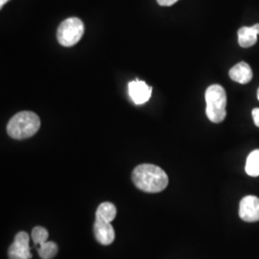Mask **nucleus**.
I'll list each match as a JSON object with an SVG mask.
<instances>
[{
	"label": "nucleus",
	"instance_id": "obj_1",
	"mask_svg": "<svg viewBox=\"0 0 259 259\" xmlns=\"http://www.w3.org/2000/svg\"><path fill=\"white\" fill-rule=\"evenodd\" d=\"M132 180L139 190L147 193H157L168 185V176L160 167L154 164H140L133 171Z\"/></svg>",
	"mask_w": 259,
	"mask_h": 259
},
{
	"label": "nucleus",
	"instance_id": "obj_2",
	"mask_svg": "<svg viewBox=\"0 0 259 259\" xmlns=\"http://www.w3.org/2000/svg\"><path fill=\"white\" fill-rule=\"evenodd\" d=\"M40 127V119L33 111H20L15 114L7 125L12 139L22 140L33 137Z\"/></svg>",
	"mask_w": 259,
	"mask_h": 259
},
{
	"label": "nucleus",
	"instance_id": "obj_3",
	"mask_svg": "<svg viewBox=\"0 0 259 259\" xmlns=\"http://www.w3.org/2000/svg\"><path fill=\"white\" fill-rule=\"evenodd\" d=\"M205 113L213 123H221L227 115V94L222 85L212 84L205 92Z\"/></svg>",
	"mask_w": 259,
	"mask_h": 259
},
{
	"label": "nucleus",
	"instance_id": "obj_4",
	"mask_svg": "<svg viewBox=\"0 0 259 259\" xmlns=\"http://www.w3.org/2000/svg\"><path fill=\"white\" fill-rule=\"evenodd\" d=\"M84 32L83 21L78 18L64 20L57 30V39L63 47L75 46L82 38Z\"/></svg>",
	"mask_w": 259,
	"mask_h": 259
},
{
	"label": "nucleus",
	"instance_id": "obj_5",
	"mask_svg": "<svg viewBox=\"0 0 259 259\" xmlns=\"http://www.w3.org/2000/svg\"><path fill=\"white\" fill-rule=\"evenodd\" d=\"M9 259H31L32 254L29 247V235L20 232L16 235L15 240L8 250Z\"/></svg>",
	"mask_w": 259,
	"mask_h": 259
},
{
	"label": "nucleus",
	"instance_id": "obj_6",
	"mask_svg": "<svg viewBox=\"0 0 259 259\" xmlns=\"http://www.w3.org/2000/svg\"><path fill=\"white\" fill-rule=\"evenodd\" d=\"M239 216L245 222L259 221V198L249 195L241 200L239 204Z\"/></svg>",
	"mask_w": 259,
	"mask_h": 259
},
{
	"label": "nucleus",
	"instance_id": "obj_7",
	"mask_svg": "<svg viewBox=\"0 0 259 259\" xmlns=\"http://www.w3.org/2000/svg\"><path fill=\"white\" fill-rule=\"evenodd\" d=\"M130 97L136 105H142L148 102L151 98L152 88L144 81H132L128 87Z\"/></svg>",
	"mask_w": 259,
	"mask_h": 259
},
{
	"label": "nucleus",
	"instance_id": "obj_8",
	"mask_svg": "<svg viewBox=\"0 0 259 259\" xmlns=\"http://www.w3.org/2000/svg\"><path fill=\"white\" fill-rule=\"evenodd\" d=\"M93 232L95 239L104 246L111 244L115 237L114 230L111 223L105 222L98 219L95 220L93 225Z\"/></svg>",
	"mask_w": 259,
	"mask_h": 259
},
{
	"label": "nucleus",
	"instance_id": "obj_9",
	"mask_svg": "<svg viewBox=\"0 0 259 259\" xmlns=\"http://www.w3.org/2000/svg\"><path fill=\"white\" fill-rule=\"evenodd\" d=\"M259 35V23L250 27H241L238 30V42L241 47L249 48L256 44Z\"/></svg>",
	"mask_w": 259,
	"mask_h": 259
},
{
	"label": "nucleus",
	"instance_id": "obj_10",
	"mask_svg": "<svg viewBox=\"0 0 259 259\" xmlns=\"http://www.w3.org/2000/svg\"><path fill=\"white\" fill-rule=\"evenodd\" d=\"M230 77L236 83H248L252 79V70L247 63L241 62L231 68Z\"/></svg>",
	"mask_w": 259,
	"mask_h": 259
},
{
	"label": "nucleus",
	"instance_id": "obj_11",
	"mask_svg": "<svg viewBox=\"0 0 259 259\" xmlns=\"http://www.w3.org/2000/svg\"><path fill=\"white\" fill-rule=\"evenodd\" d=\"M95 216L98 220L111 223L116 216V207L111 203H102L98 206Z\"/></svg>",
	"mask_w": 259,
	"mask_h": 259
},
{
	"label": "nucleus",
	"instance_id": "obj_12",
	"mask_svg": "<svg viewBox=\"0 0 259 259\" xmlns=\"http://www.w3.org/2000/svg\"><path fill=\"white\" fill-rule=\"evenodd\" d=\"M245 170L249 176H259V149L252 151L248 156Z\"/></svg>",
	"mask_w": 259,
	"mask_h": 259
},
{
	"label": "nucleus",
	"instance_id": "obj_13",
	"mask_svg": "<svg viewBox=\"0 0 259 259\" xmlns=\"http://www.w3.org/2000/svg\"><path fill=\"white\" fill-rule=\"evenodd\" d=\"M38 255L41 259H52L58 253V246L54 242H46L38 246Z\"/></svg>",
	"mask_w": 259,
	"mask_h": 259
},
{
	"label": "nucleus",
	"instance_id": "obj_14",
	"mask_svg": "<svg viewBox=\"0 0 259 259\" xmlns=\"http://www.w3.org/2000/svg\"><path fill=\"white\" fill-rule=\"evenodd\" d=\"M32 239L36 245L39 246L47 242L48 232L42 227H35L32 231Z\"/></svg>",
	"mask_w": 259,
	"mask_h": 259
},
{
	"label": "nucleus",
	"instance_id": "obj_15",
	"mask_svg": "<svg viewBox=\"0 0 259 259\" xmlns=\"http://www.w3.org/2000/svg\"><path fill=\"white\" fill-rule=\"evenodd\" d=\"M157 1L160 6H172L179 0H157Z\"/></svg>",
	"mask_w": 259,
	"mask_h": 259
},
{
	"label": "nucleus",
	"instance_id": "obj_16",
	"mask_svg": "<svg viewBox=\"0 0 259 259\" xmlns=\"http://www.w3.org/2000/svg\"><path fill=\"white\" fill-rule=\"evenodd\" d=\"M251 113H252V118L254 121V124L259 127V108L253 109Z\"/></svg>",
	"mask_w": 259,
	"mask_h": 259
},
{
	"label": "nucleus",
	"instance_id": "obj_17",
	"mask_svg": "<svg viewBox=\"0 0 259 259\" xmlns=\"http://www.w3.org/2000/svg\"><path fill=\"white\" fill-rule=\"evenodd\" d=\"M9 0H0V8H2Z\"/></svg>",
	"mask_w": 259,
	"mask_h": 259
},
{
	"label": "nucleus",
	"instance_id": "obj_18",
	"mask_svg": "<svg viewBox=\"0 0 259 259\" xmlns=\"http://www.w3.org/2000/svg\"><path fill=\"white\" fill-rule=\"evenodd\" d=\"M257 98H258V100H259V89H258V92H257Z\"/></svg>",
	"mask_w": 259,
	"mask_h": 259
}]
</instances>
